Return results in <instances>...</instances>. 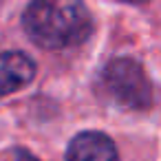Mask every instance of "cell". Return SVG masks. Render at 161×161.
Returning <instances> with one entry per match:
<instances>
[{
  "mask_svg": "<svg viewBox=\"0 0 161 161\" xmlns=\"http://www.w3.org/2000/svg\"><path fill=\"white\" fill-rule=\"evenodd\" d=\"M95 22L84 0H31L22 11V31L44 51L84 44Z\"/></svg>",
  "mask_w": 161,
  "mask_h": 161,
  "instance_id": "1",
  "label": "cell"
},
{
  "mask_svg": "<svg viewBox=\"0 0 161 161\" xmlns=\"http://www.w3.org/2000/svg\"><path fill=\"white\" fill-rule=\"evenodd\" d=\"M99 84L104 95L121 108L148 110L152 106V82L135 58H110L99 71Z\"/></svg>",
  "mask_w": 161,
  "mask_h": 161,
  "instance_id": "2",
  "label": "cell"
},
{
  "mask_svg": "<svg viewBox=\"0 0 161 161\" xmlns=\"http://www.w3.org/2000/svg\"><path fill=\"white\" fill-rule=\"evenodd\" d=\"M64 161H119V152L108 135L99 130H84L69 141Z\"/></svg>",
  "mask_w": 161,
  "mask_h": 161,
  "instance_id": "3",
  "label": "cell"
},
{
  "mask_svg": "<svg viewBox=\"0 0 161 161\" xmlns=\"http://www.w3.org/2000/svg\"><path fill=\"white\" fill-rule=\"evenodd\" d=\"M36 73L38 66L33 58L22 51H3L0 53V99L29 86Z\"/></svg>",
  "mask_w": 161,
  "mask_h": 161,
  "instance_id": "4",
  "label": "cell"
},
{
  "mask_svg": "<svg viewBox=\"0 0 161 161\" xmlns=\"http://www.w3.org/2000/svg\"><path fill=\"white\" fill-rule=\"evenodd\" d=\"M11 154H14V161H40L38 157H33L29 150H25V148H20V146H16V148L11 150Z\"/></svg>",
  "mask_w": 161,
  "mask_h": 161,
  "instance_id": "5",
  "label": "cell"
},
{
  "mask_svg": "<svg viewBox=\"0 0 161 161\" xmlns=\"http://www.w3.org/2000/svg\"><path fill=\"white\" fill-rule=\"evenodd\" d=\"M128 3H135V5H139V3H148V0H128Z\"/></svg>",
  "mask_w": 161,
  "mask_h": 161,
  "instance_id": "6",
  "label": "cell"
}]
</instances>
